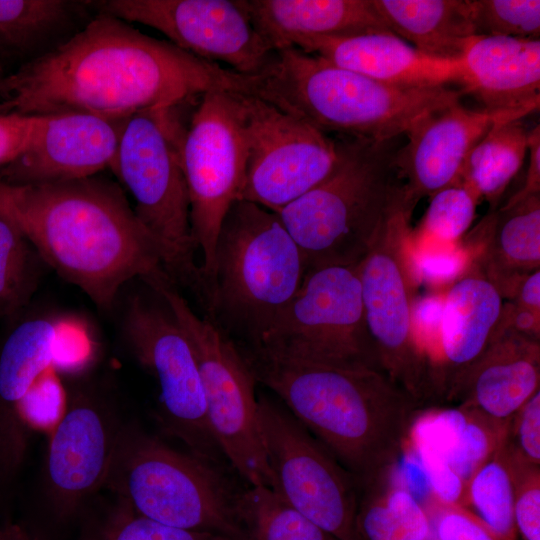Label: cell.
Returning a JSON list of instances; mask_svg holds the SVG:
<instances>
[{
    "label": "cell",
    "instance_id": "cell-11",
    "mask_svg": "<svg viewBox=\"0 0 540 540\" xmlns=\"http://www.w3.org/2000/svg\"><path fill=\"white\" fill-rule=\"evenodd\" d=\"M237 94L211 91L199 96L182 146L191 234L202 255L205 301L220 227L232 204L240 200L245 181L246 145Z\"/></svg>",
    "mask_w": 540,
    "mask_h": 540
},
{
    "label": "cell",
    "instance_id": "cell-23",
    "mask_svg": "<svg viewBox=\"0 0 540 540\" xmlns=\"http://www.w3.org/2000/svg\"><path fill=\"white\" fill-rule=\"evenodd\" d=\"M461 61V91L483 108L531 113L539 108V39L474 35Z\"/></svg>",
    "mask_w": 540,
    "mask_h": 540
},
{
    "label": "cell",
    "instance_id": "cell-29",
    "mask_svg": "<svg viewBox=\"0 0 540 540\" xmlns=\"http://www.w3.org/2000/svg\"><path fill=\"white\" fill-rule=\"evenodd\" d=\"M356 540H437L423 501L396 467L360 490Z\"/></svg>",
    "mask_w": 540,
    "mask_h": 540
},
{
    "label": "cell",
    "instance_id": "cell-36",
    "mask_svg": "<svg viewBox=\"0 0 540 540\" xmlns=\"http://www.w3.org/2000/svg\"><path fill=\"white\" fill-rule=\"evenodd\" d=\"M472 252L463 243H442L417 239L405 241V259L412 283L440 288L452 285L467 273Z\"/></svg>",
    "mask_w": 540,
    "mask_h": 540
},
{
    "label": "cell",
    "instance_id": "cell-21",
    "mask_svg": "<svg viewBox=\"0 0 540 540\" xmlns=\"http://www.w3.org/2000/svg\"><path fill=\"white\" fill-rule=\"evenodd\" d=\"M539 386V341L501 319L490 345L461 377L449 401L507 423Z\"/></svg>",
    "mask_w": 540,
    "mask_h": 540
},
{
    "label": "cell",
    "instance_id": "cell-17",
    "mask_svg": "<svg viewBox=\"0 0 540 540\" xmlns=\"http://www.w3.org/2000/svg\"><path fill=\"white\" fill-rule=\"evenodd\" d=\"M125 119L76 112L35 116L26 149L0 169V181L41 184L110 170Z\"/></svg>",
    "mask_w": 540,
    "mask_h": 540
},
{
    "label": "cell",
    "instance_id": "cell-37",
    "mask_svg": "<svg viewBox=\"0 0 540 540\" xmlns=\"http://www.w3.org/2000/svg\"><path fill=\"white\" fill-rule=\"evenodd\" d=\"M474 35L539 39V0H468Z\"/></svg>",
    "mask_w": 540,
    "mask_h": 540
},
{
    "label": "cell",
    "instance_id": "cell-31",
    "mask_svg": "<svg viewBox=\"0 0 540 540\" xmlns=\"http://www.w3.org/2000/svg\"><path fill=\"white\" fill-rule=\"evenodd\" d=\"M528 143L521 119L498 123L472 148L459 176L494 206L520 170Z\"/></svg>",
    "mask_w": 540,
    "mask_h": 540
},
{
    "label": "cell",
    "instance_id": "cell-5",
    "mask_svg": "<svg viewBox=\"0 0 540 540\" xmlns=\"http://www.w3.org/2000/svg\"><path fill=\"white\" fill-rule=\"evenodd\" d=\"M256 80V96L325 133L375 141L404 136L422 116L463 94L448 86H394L292 46L276 50Z\"/></svg>",
    "mask_w": 540,
    "mask_h": 540
},
{
    "label": "cell",
    "instance_id": "cell-39",
    "mask_svg": "<svg viewBox=\"0 0 540 540\" xmlns=\"http://www.w3.org/2000/svg\"><path fill=\"white\" fill-rule=\"evenodd\" d=\"M102 540H226L222 537L162 524L123 505L108 523Z\"/></svg>",
    "mask_w": 540,
    "mask_h": 540
},
{
    "label": "cell",
    "instance_id": "cell-16",
    "mask_svg": "<svg viewBox=\"0 0 540 540\" xmlns=\"http://www.w3.org/2000/svg\"><path fill=\"white\" fill-rule=\"evenodd\" d=\"M96 11L149 26L178 48L223 63L246 76L260 74L275 49L259 32L245 0H101Z\"/></svg>",
    "mask_w": 540,
    "mask_h": 540
},
{
    "label": "cell",
    "instance_id": "cell-7",
    "mask_svg": "<svg viewBox=\"0 0 540 540\" xmlns=\"http://www.w3.org/2000/svg\"><path fill=\"white\" fill-rule=\"evenodd\" d=\"M188 102L127 117L110 171L133 198L134 212L157 242L171 281L191 288L203 303L182 164L188 120L181 110Z\"/></svg>",
    "mask_w": 540,
    "mask_h": 540
},
{
    "label": "cell",
    "instance_id": "cell-15",
    "mask_svg": "<svg viewBox=\"0 0 540 540\" xmlns=\"http://www.w3.org/2000/svg\"><path fill=\"white\" fill-rule=\"evenodd\" d=\"M122 328L134 355L159 386L160 418L166 431L181 440L190 453L221 464L223 455L209 427L198 364L170 310L134 296L128 302Z\"/></svg>",
    "mask_w": 540,
    "mask_h": 540
},
{
    "label": "cell",
    "instance_id": "cell-22",
    "mask_svg": "<svg viewBox=\"0 0 540 540\" xmlns=\"http://www.w3.org/2000/svg\"><path fill=\"white\" fill-rule=\"evenodd\" d=\"M495 284L467 272L444 296L440 356L434 398L449 401L467 369L484 353L502 319L504 302Z\"/></svg>",
    "mask_w": 540,
    "mask_h": 540
},
{
    "label": "cell",
    "instance_id": "cell-42",
    "mask_svg": "<svg viewBox=\"0 0 540 540\" xmlns=\"http://www.w3.org/2000/svg\"><path fill=\"white\" fill-rule=\"evenodd\" d=\"M34 121L35 116L0 113V169L24 152Z\"/></svg>",
    "mask_w": 540,
    "mask_h": 540
},
{
    "label": "cell",
    "instance_id": "cell-6",
    "mask_svg": "<svg viewBox=\"0 0 540 540\" xmlns=\"http://www.w3.org/2000/svg\"><path fill=\"white\" fill-rule=\"evenodd\" d=\"M306 272L304 255L279 215L237 200L216 241L208 318L238 331L245 343L255 342L293 299Z\"/></svg>",
    "mask_w": 540,
    "mask_h": 540
},
{
    "label": "cell",
    "instance_id": "cell-47",
    "mask_svg": "<svg viewBox=\"0 0 540 540\" xmlns=\"http://www.w3.org/2000/svg\"><path fill=\"white\" fill-rule=\"evenodd\" d=\"M8 72H9L8 70H6L4 67H2V66L0 65V89H1L2 81H3L5 75H6Z\"/></svg>",
    "mask_w": 540,
    "mask_h": 540
},
{
    "label": "cell",
    "instance_id": "cell-35",
    "mask_svg": "<svg viewBox=\"0 0 540 540\" xmlns=\"http://www.w3.org/2000/svg\"><path fill=\"white\" fill-rule=\"evenodd\" d=\"M481 198L460 176L431 195L429 206L417 230V239L442 243L459 242L475 218Z\"/></svg>",
    "mask_w": 540,
    "mask_h": 540
},
{
    "label": "cell",
    "instance_id": "cell-1",
    "mask_svg": "<svg viewBox=\"0 0 540 540\" xmlns=\"http://www.w3.org/2000/svg\"><path fill=\"white\" fill-rule=\"evenodd\" d=\"M255 79L151 37L96 11L77 33L9 71L0 113H88L125 119L175 106L211 91L254 94Z\"/></svg>",
    "mask_w": 540,
    "mask_h": 540
},
{
    "label": "cell",
    "instance_id": "cell-28",
    "mask_svg": "<svg viewBox=\"0 0 540 540\" xmlns=\"http://www.w3.org/2000/svg\"><path fill=\"white\" fill-rule=\"evenodd\" d=\"M486 277L503 296L540 265V194L507 202L484 221Z\"/></svg>",
    "mask_w": 540,
    "mask_h": 540
},
{
    "label": "cell",
    "instance_id": "cell-12",
    "mask_svg": "<svg viewBox=\"0 0 540 540\" xmlns=\"http://www.w3.org/2000/svg\"><path fill=\"white\" fill-rule=\"evenodd\" d=\"M272 490L339 540L355 539L360 489L354 476L276 397L257 394Z\"/></svg>",
    "mask_w": 540,
    "mask_h": 540
},
{
    "label": "cell",
    "instance_id": "cell-14",
    "mask_svg": "<svg viewBox=\"0 0 540 540\" xmlns=\"http://www.w3.org/2000/svg\"><path fill=\"white\" fill-rule=\"evenodd\" d=\"M412 209L403 207L359 264L364 317L381 370L418 405L432 398L427 363L415 341L412 281L405 259Z\"/></svg>",
    "mask_w": 540,
    "mask_h": 540
},
{
    "label": "cell",
    "instance_id": "cell-18",
    "mask_svg": "<svg viewBox=\"0 0 540 540\" xmlns=\"http://www.w3.org/2000/svg\"><path fill=\"white\" fill-rule=\"evenodd\" d=\"M530 113L470 109L457 101L422 116L406 131L407 140L395 155L406 200L415 207L422 197L452 183L472 148L493 126Z\"/></svg>",
    "mask_w": 540,
    "mask_h": 540
},
{
    "label": "cell",
    "instance_id": "cell-13",
    "mask_svg": "<svg viewBox=\"0 0 540 540\" xmlns=\"http://www.w3.org/2000/svg\"><path fill=\"white\" fill-rule=\"evenodd\" d=\"M246 145L241 200L277 212L311 190L338 160V140L252 94H237Z\"/></svg>",
    "mask_w": 540,
    "mask_h": 540
},
{
    "label": "cell",
    "instance_id": "cell-4",
    "mask_svg": "<svg viewBox=\"0 0 540 540\" xmlns=\"http://www.w3.org/2000/svg\"><path fill=\"white\" fill-rule=\"evenodd\" d=\"M338 160L311 190L276 213L307 271L359 264L406 200L395 155L404 136L375 141L335 136Z\"/></svg>",
    "mask_w": 540,
    "mask_h": 540
},
{
    "label": "cell",
    "instance_id": "cell-44",
    "mask_svg": "<svg viewBox=\"0 0 540 540\" xmlns=\"http://www.w3.org/2000/svg\"><path fill=\"white\" fill-rule=\"evenodd\" d=\"M503 321L518 333L539 341V314L517 304H504Z\"/></svg>",
    "mask_w": 540,
    "mask_h": 540
},
{
    "label": "cell",
    "instance_id": "cell-20",
    "mask_svg": "<svg viewBox=\"0 0 540 540\" xmlns=\"http://www.w3.org/2000/svg\"><path fill=\"white\" fill-rule=\"evenodd\" d=\"M296 47L333 65L400 87H443L460 83L461 59L429 56L392 32L339 37H296Z\"/></svg>",
    "mask_w": 540,
    "mask_h": 540
},
{
    "label": "cell",
    "instance_id": "cell-10",
    "mask_svg": "<svg viewBox=\"0 0 540 540\" xmlns=\"http://www.w3.org/2000/svg\"><path fill=\"white\" fill-rule=\"evenodd\" d=\"M359 264L307 271L290 303L246 344L287 359L381 370L365 322Z\"/></svg>",
    "mask_w": 540,
    "mask_h": 540
},
{
    "label": "cell",
    "instance_id": "cell-19",
    "mask_svg": "<svg viewBox=\"0 0 540 540\" xmlns=\"http://www.w3.org/2000/svg\"><path fill=\"white\" fill-rule=\"evenodd\" d=\"M121 432L99 402L74 398L56 423L47 454V482L63 510L106 484Z\"/></svg>",
    "mask_w": 540,
    "mask_h": 540
},
{
    "label": "cell",
    "instance_id": "cell-25",
    "mask_svg": "<svg viewBox=\"0 0 540 540\" xmlns=\"http://www.w3.org/2000/svg\"><path fill=\"white\" fill-rule=\"evenodd\" d=\"M507 425L458 404L419 409L405 443L431 453L468 484L502 443Z\"/></svg>",
    "mask_w": 540,
    "mask_h": 540
},
{
    "label": "cell",
    "instance_id": "cell-30",
    "mask_svg": "<svg viewBox=\"0 0 540 540\" xmlns=\"http://www.w3.org/2000/svg\"><path fill=\"white\" fill-rule=\"evenodd\" d=\"M59 333L54 321L30 318L6 336L0 348V413L18 412L30 389L53 363Z\"/></svg>",
    "mask_w": 540,
    "mask_h": 540
},
{
    "label": "cell",
    "instance_id": "cell-45",
    "mask_svg": "<svg viewBox=\"0 0 540 540\" xmlns=\"http://www.w3.org/2000/svg\"><path fill=\"white\" fill-rule=\"evenodd\" d=\"M512 295L515 298V304L539 314L540 270L538 269L522 277Z\"/></svg>",
    "mask_w": 540,
    "mask_h": 540
},
{
    "label": "cell",
    "instance_id": "cell-24",
    "mask_svg": "<svg viewBox=\"0 0 540 540\" xmlns=\"http://www.w3.org/2000/svg\"><path fill=\"white\" fill-rule=\"evenodd\" d=\"M251 18L275 50L296 37L391 32L371 0H245Z\"/></svg>",
    "mask_w": 540,
    "mask_h": 540
},
{
    "label": "cell",
    "instance_id": "cell-41",
    "mask_svg": "<svg viewBox=\"0 0 540 540\" xmlns=\"http://www.w3.org/2000/svg\"><path fill=\"white\" fill-rule=\"evenodd\" d=\"M512 460L515 469L514 522L517 535L522 540H540V466Z\"/></svg>",
    "mask_w": 540,
    "mask_h": 540
},
{
    "label": "cell",
    "instance_id": "cell-9",
    "mask_svg": "<svg viewBox=\"0 0 540 540\" xmlns=\"http://www.w3.org/2000/svg\"><path fill=\"white\" fill-rule=\"evenodd\" d=\"M150 286L186 334L200 372L209 427L223 457L248 486L272 489L257 415L256 380L237 344L198 316L171 280Z\"/></svg>",
    "mask_w": 540,
    "mask_h": 540
},
{
    "label": "cell",
    "instance_id": "cell-40",
    "mask_svg": "<svg viewBox=\"0 0 540 540\" xmlns=\"http://www.w3.org/2000/svg\"><path fill=\"white\" fill-rule=\"evenodd\" d=\"M503 444L514 460L540 466V390L510 418Z\"/></svg>",
    "mask_w": 540,
    "mask_h": 540
},
{
    "label": "cell",
    "instance_id": "cell-3",
    "mask_svg": "<svg viewBox=\"0 0 540 540\" xmlns=\"http://www.w3.org/2000/svg\"><path fill=\"white\" fill-rule=\"evenodd\" d=\"M236 344L256 382L329 450L360 490L398 465L419 405L383 371L287 359Z\"/></svg>",
    "mask_w": 540,
    "mask_h": 540
},
{
    "label": "cell",
    "instance_id": "cell-33",
    "mask_svg": "<svg viewBox=\"0 0 540 540\" xmlns=\"http://www.w3.org/2000/svg\"><path fill=\"white\" fill-rule=\"evenodd\" d=\"M514 497V464L502 441L469 479L467 508L497 532L517 539Z\"/></svg>",
    "mask_w": 540,
    "mask_h": 540
},
{
    "label": "cell",
    "instance_id": "cell-26",
    "mask_svg": "<svg viewBox=\"0 0 540 540\" xmlns=\"http://www.w3.org/2000/svg\"><path fill=\"white\" fill-rule=\"evenodd\" d=\"M95 13L92 1L0 0V65L19 67L46 54Z\"/></svg>",
    "mask_w": 540,
    "mask_h": 540
},
{
    "label": "cell",
    "instance_id": "cell-38",
    "mask_svg": "<svg viewBox=\"0 0 540 540\" xmlns=\"http://www.w3.org/2000/svg\"><path fill=\"white\" fill-rule=\"evenodd\" d=\"M423 503L437 540H517L497 532L464 506L440 501L430 493Z\"/></svg>",
    "mask_w": 540,
    "mask_h": 540
},
{
    "label": "cell",
    "instance_id": "cell-34",
    "mask_svg": "<svg viewBox=\"0 0 540 540\" xmlns=\"http://www.w3.org/2000/svg\"><path fill=\"white\" fill-rule=\"evenodd\" d=\"M37 259L23 232L0 212V319L17 316L29 302L36 286Z\"/></svg>",
    "mask_w": 540,
    "mask_h": 540
},
{
    "label": "cell",
    "instance_id": "cell-46",
    "mask_svg": "<svg viewBox=\"0 0 540 540\" xmlns=\"http://www.w3.org/2000/svg\"><path fill=\"white\" fill-rule=\"evenodd\" d=\"M0 540H34L18 526H8L0 531Z\"/></svg>",
    "mask_w": 540,
    "mask_h": 540
},
{
    "label": "cell",
    "instance_id": "cell-2",
    "mask_svg": "<svg viewBox=\"0 0 540 540\" xmlns=\"http://www.w3.org/2000/svg\"><path fill=\"white\" fill-rule=\"evenodd\" d=\"M0 212L43 262L101 310H110L134 278L147 285L170 279L124 189L103 175L29 185L0 181Z\"/></svg>",
    "mask_w": 540,
    "mask_h": 540
},
{
    "label": "cell",
    "instance_id": "cell-8",
    "mask_svg": "<svg viewBox=\"0 0 540 540\" xmlns=\"http://www.w3.org/2000/svg\"><path fill=\"white\" fill-rule=\"evenodd\" d=\"M106 484L130 509L154 521L247 540L237 511L243 489L221 464L180 452L141 431L121 432Z\"/></svg>",
    "mask_w": 540,
    "mask_h": 540
},
{
    "label": "cell",
    "instance_id": "cell-32",
    "mask_svg": "<svg viewBox=\"0 0 540 540\" xmlns=\"http://www.w3.org/2000/svg\"><path fill=\"white\" fill-rule=\"evenodd\" d=\"M237 511L247 540H339L268 487L243 489Z\"/></svg>",
    "mask_w": 540,
    "mask_h": 540
},
{
    "label": "cell",
    "instance_id": "cell-43",
    "mask_svg": "<svg viewBox=\"0 0 540 540\" xmlns=\"http://www.w3.org/2000/svg\"><path fill=\"white\" fill-rule=\"evenodd\" d=\"M528 169L525 183L521 190L517 191L508 202L540 194V126L537 125L529 130L528 143Z\"/></svg>",
    "mask_w": 540,
    "mask_h": 540
},
{
    "label": "cell",
    "instance_id": "cell-27",
    "mask_svg": "<svg viewBox=\"0 0 540 540\" xmlns=\"http://www.w3.org/2000/svg\"><path fill=\"white\" fill-rule=\"evenodd\" d=\"M386 27L436 58L461 59L474 36L468 0H371Z\"/></svg>",
    "mask_w": 540,
    "mask_h": 540
}]
</instances>
